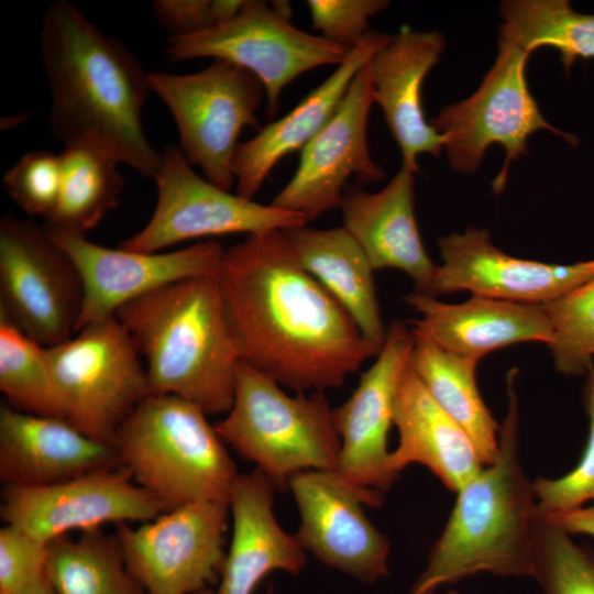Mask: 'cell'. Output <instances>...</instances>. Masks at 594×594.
I'll use <instances>...</instances> for the list:
<instances>
[{
  "label": "cell",
  "mask_w": 594,
  "mask_h": 594,
  "mask_svg": "<svg viewBox=\"0 0 594 594\" xmlns=\"http://www.w3.org/2000/svg\"><path fill=\"white\" fill-rule=\"evenodd\" d=\"M241 361L296 393L343 385L376 350L298 262L282 230L226 249L218 270Z\"/></svg>",
  "instance_id": "obj_1"
},
{
  "label": "cell",
  "mask_w": 594,
  "mask_h": 594,
  "mask_svg": "<svg viewBox=\"0 0 594 594\" xmlns=\"http://www.w3.org/2000/svg\"><path fill=\"white\" fill-rule=\"evenodd\" d=\"M41 53L52 92L50 129L65 147L90 146L155 177L161 153L148 142L142 110L147 74L118 38L105 34L67 0L43 19Z\"/></svg>",
  "instance_id": "obj_2"
},
{
  "label": "cell",
  "mask_w": 594,
  "mask_h": 594,
  "mask_svg": "<svg viewBox=\"0 0 594 594\" xmlns=\"http://www.w3.org/2000/svg\"><path fill=\"white\" fill-rule=\"evenodd\" d=\"M516 373L512 369L506 376L508 407L497 457L457 493L428 563L407 594H435L442 585L479 573L532 574L541 513L520 462Z\"/></svg>",
  "instance_id": "obj_3"
},
{
  "label": "cell",
  "mask_w": 594,
  "mask_h": 594,
  "mask_svg": "<svg viewBox=\"0 0 594 594\" xmlns=\"http://www.w3.org/2000/svg\"><path fill=\"white\" fill-rule=\"evenodd\" d=\"M217 273L163 286L114 315L146 361L151 394L180 397L208 416L230 410L241 361Z\"/></svg>",
  "instance_id": "obj_4"
},
{
  "label": "cell",
  "mask_w": 594,
  "mask_h": 594,
  "mask_svg": "<svg viewBox=\"0 0 594 594\" xmlns=\"http://www.w3.org/2000/svg\"><path fill=\"white\" fill-rule=\"evenodd\" d=\"M207 416L180 397L151 394L116 432L120 464L166 512L198 502L229 504L239 473Z\"/></svg>",
  "instance_id": "obj_5"
},
{
  "label": "cell",
  "mask_w": 594,
  "mask_h": 594,
  "mask_svg": "<svg viewBox=\"0 0 594 594\" xmlns=\"http://www.w3.org/2000/svg\"><path fill=\"white\" fill-rule=\"evenodd\" d=\"M222 441L253 462L274 486L304 471H336L341 439L324 392L286 394L240 361L233 404L213 425Z\"/></svg>",
  "instance_id": "obj_6"
},
{
  "label": "cell",
  "mask_w": 594,
  "mask_h": 594,
  "mask_svg": "<svg viewBox=\"0 0 594 594\" xmlns=\"http://www.w3.org/2000/svg\"><path fill=\"white\" fill-rule=\"evenodd\" d=\"M530 53L503 26L498 54L479 89L469 98L451 103L429 122L446 139L450 166L459 173H475L488 146L499 144L506 157L493 180L494 191H502L513 161L528 153L529 136L549 130L570 144L572 134L551 125L540 112L526 79Z\"/></svg>",
  "instance_id": "obj_7"
},
{
  "label": "cell",
  "mask_w": 594,
  "mask_h": 594,
  "mask_svg": "<svg viewBox=\"0 0 594 594\" xmlns=\"http://www.w3.org/2000/svg\"><path fill=\"white\" fill-rule=\"evenodd\" d=\"M64 418L113 447L119 426L151 395L132 337L116 316L90 323L48 348Z\"/></svg>",
  "instance_id": "obj_8"
},
{
  "label": "cell",
  "mask_w": 594,
  "mask_h": 594,
  "mask_svg": "<svg viewBox=\"0 0 594 594\" xmlns=\"http://www.w3.org/2000/svg\"><path fill=\"white\" fill-rule=\"evenodd\" d=\"M147 80L175 120L187 161L230 191L235 185L232 165L239 135L245 127L261 129L256 111L265 94L262 82L221 59L194 74L151 72Z\"/></svg>",
  "instance_id": "obj_9"
},
{
  "label": "cell",
  "mask_w": 594,
  "mask_h": 594,
  "mask_svg": "<svg viewBox=\"0 0 594 594\" xmlns=\"http://www.w3.org/2000/svg\"><path fill=\"white\" fill-rule=\"evenodd\" d=\"M350 51L294 26L274 7L256 0H244L240 12L218 26L169 37L166 46L172 62L210 57L253 74L264 87L270 119L287 85L314 68L340 65Z\"/></svg>",
  "instance_id": "obj_10"
},
{
  "label": "cell",
  "mask_w": 594,
  "mask_h": 594,
  "mask_svg": "<svg viewBox=\"0 0 594 594\" xmlns=\"http://www.w3.org/2000/svg\"><path fill=\"white\" fill-rule=\"evenodd\" d=\"M84 300L79 272L44 227L0 221V317L51 348L70 339Z\"/></svg>",
  "instance_id": "obj_11"
},
{
  "label": "cell",
  "mask_w": 594,
  "mask_h": 594,
  "mask_svg": "<svg viewBox=\"0 0 594 594\" xmlns=\"http://www.w3.org/2000/svg\"><path fill=\"white\" fill-rule=\"evenodd\" d=\"M157 200L142 230L118 248L155 253L177 243L234 233L307 226L300 213L231 194L199 176L177 146H166L155 175Z\"/></svg>",
  "instance_id": "obj_12"
},
{
  "label": "cell",
  "mask_w": 594,
  "mask_h": 594,
  "mask_svg": "<svg viewBox=\"0 0 594 594\" xmlns=\"http://www.w3.org/2000/svg\"><path fill=\"white\" fill-rule=\"evenodd\" d=\"M229 504L198 502L139 527L118 524L127 566L146 594H195L220 576Z\"/></svg>",
  "instance_id": "obj_13"
},
{
  "label": "cell",
  "mask_w": 594,
  "mask_h": 594,
  "mask_svg": "<svg viewBox=\"0 0 594 594\" xmlns=\"http://www.w3.org/2000/svg\"><path fill=\"white\" fill-rule=\"evenodd\" d=\"M0 509L6 525L45 544L73 530L145 522L166 512L121 464L51 485H4Z\"/></svg>",
  "instance_id": "obj_14"
},
{
  "label": "cell",
  "mask_w": 594,
  "mask_h": 594,
  "mask_svg": "<svg viewBox=\"0 0 594 594\" xmlns=\"http://www.w3.org/2000/svg\"><path fill=\"white\" fill-rule=\"evenodd\" d=\"M81 277L84 300L76 332L114 316L125 304L187 277L216 274L226 249L209 239L172 252H135L98 245L86 234L44 226Z\"/></svg>",
  "instance_id": "obj_15"
},
{
  "label": "cell",
  "mask_w": 594,
  "mask_h": 594,
  "mask_svg": "<svg viewBox=\"0 0 594 594\" xmlns=\"http://www.w3.org/2000/svg\"><path fill=\"white\" fill-rule=\"evenodd\" d=\"M288 487L300 514L296 537L306 551L362 582L388 575L389 542L363 508L383 502L337 471L300 472L289 480Z\"/></svg>",
  "instance_id": "obj_16"
},
{
  "label": "cell",
  "mask_w": 594,
  "mask_h": 594,
  "mask_svg": "<svg viewBox=\"0 0 594 594\" xmlns=\"http://www.w3.org/2000/svg\"><path fill=\"white\" fill-rule=\"evenodd\" d=\"M373 103L366 64L330 120L300 151L293 177L271 205L300 213L309 222L339 207L350 178L359 185L382 180L385 173L373 161L367 143Z\"/></svg>",
  "instance_id": "obj_17"
},
{
  "label": "cell",
  "mask_w": 594,
  "mask_h": 594,
  "mask_svg": "<svg viewBox=\"0 0 594 594\" xmlns=\"http://www.w3.org/2000/svg\"><path fill=\"white\" fill-rule=\"evenodd\" d=\"M415 344L411 329L391 322L376 360L364 372L352 395L334 408L341 439L337 472L381 502L397 474L389 466L387 436L396 395L409 366Z\"/></svg>",
  "instance_id": "obj_18"
},
{
  "label": "cell",
  "mask_w": 594,
  "mask_h": 594,
  "mask_svg": "<svg viewBox=\"0 0 594 594\" xmlns=\"http://www.w3.org/2000/svg\"><path fill=\"white\" fill-rule=\"evenodd\" d=\"M432 296L466 290L472 295L522 304L554 300L594 276V260L550 264L524 260L496 248L486 230L469 228L438 241Z\"/></svg>",
  "instance_id": "obj_19"
},
{
  "label": "cell",
  "mask_w": 594,
  "mask_h": 594,
  "mask_svg": "<svg viewBox=\"0 0 594 594\" xmlns=\"http://www.w3.org/2000/svg\"><path fill=\"white\" fill-rule=\"evenodd\" d=\"M446 42L438 31L403 26L367 63L373 102L382 109L402 152V167L416 174L420 154L439 156L446 139L426 120L421 88Z\"/></svg>",
  "instance_id": "obj_20"
},
{
  "label": "cell",
  "mask_w": 594,
  "mask_h": 594,
  "mask_svg": "<svg viewBox=\"0 0 594 594\" xmlns=\"http://www.w3.org/2000/svg\"><path fill=\"white\" fill-rule=\"evenodd\" d=\"M120 465L114 448L64 418L0 407V477L4 485L44 486Z\"/></svg>",
  "instance_id": "obj_21"
},
{
  "label": "cell",
  "mask_w": 594,
  "mask_h": 594,
  "mask_svg": "<svg viewBox=\"0 0 594 594\" xmlns=\"http://www.w3.org/2000/svg\"><path fill=\"white\" fill-rule=\"evenodd\" d=\"M405 301L420 318L413 321L414 334L439 348L480 361L495 350L520 342L553 339L550 318L542 305L522 304L472 295L460 304L411 293Z\"/></svg>",
  "instance_id": "obj_22"
},
{
  "label": "cell",
  "mask_w": 594,
  "mask_h": 594,
  "mask_svg": "<svg viewBox=\"0 0 594 594\" xmlns=\"http://www.w3.org/2000/svg\"><path fill=\"white\" fill-rule=\"evenodd\" d=\"M414 175L402 167L376 193L350 187L339 207L343 227L374 271L399 270L413 279L416 293L432 296L438 265L427 254L418 230Z\"/></svg>",
  "instance_id": "obj_23"
},
{
  "label": "cell",
  "mask_w": 594,
  "mask_h": 594,
  "mask_svg": "<svg viewBox=\"0 0 594 594\" xmlns=\"http://www.w3.org/2000/svg\"><path fill=\"white\" fill-rule=\"evenodd\" d=\"M391 37L371 30L345 61L295 108L262 127L252 139L239 143L232 165L235 194L253 199L277 163L309 143L333 116L356 74Z\"/></svg>",
  "instance_id": "obj_24"
},
{
  "label": "cell",
  "mask_w": 594,
  "mask_h": 594,
  "mask_svg": "<svg viewBox=\"0 0 594 594\" xmlns=\"http://www.w3.org/2000/svg\"><path fill=\"white\" fill-rule=\"evenodd\" d=\"M274 487L257 469L239 474L229 501L232 537L216 594H253L271 572L297 574L306 565V550L296 535L276 520Z\"/></svg>",
  "instance_id": "obj_25"
},
{
  "label": "cell",
  "mask_w": 594,
  "mask_h": 594,
  "mask_svg": "<svg viewBox=\"0 0 594 594\" xmlns=\"http://www.w3.org/2000/svg\"><path fill=\"white\" fill-rule=\"evenodd\" d=\"M399 442L389 466L399 474L419 463L458 493L484 464L469 435L435 402L410 363L400 382L393 411Z\"/></svg>",
  "instance_id": "obj_26"
},
{
  "label": "cell",
  "mask_w": 594,
  "mask_h": 594,
  "mask_svg": "<svg viewBox=\"0 0 594 594\" xmlns=\"http://www.w3.org/2000/svg\"><path fill=\"white\" fill-rule=\"evenodd\" d=\"M282 231L300 265L348 311L378 353L387 328L378 306L375 271L358 242L343 226Z\"/></svg>",
  "instance_id": "obj_27"
},
{
  "label": "cell",
  "mask_w": 594,
  "mask_h": 594,
  "mask_svg": "<svg viewBox=\"0 0 594 594\" xmlns=\"http://www.w3.org/2000/svg\"><path fill=\"white\" fill-rule=\"evenodd\" d=\"M414 336L413 371L435 402L469 435L484 466L492 464L498 453L499 426L479 392V361Z\"/></svg>",
  "instance_id": "obj_28"
},
{
  "label": "cell",
  "mask_w": 594,
  "mask_h": 594,
  "mask_svg": "<svg viewBox=\"0 0 594 594\" xmlns=\"http://www.w3.org/2000/svg\"><path fill=\"white\" fill-rule=\"evenodd\" d=\"M61 187L46 227L86 234L119 206L124 179L110 154L69 146L59 154Z\"/></svg>",
  "instance_id": "obj_29"
},
{
  "label": "cell",
  "mask_w": 594,
  "mask_h": 594,
  "mask_svg": "<svg viewBox=\"0 0 594 594\" xmlns=\"http://www.w3.org/2000/svg\"><path fill=\"white\" fill-rule=\"evenodd\" d=\"M45 575L56 594H146L129 571L116 535L101 529L50 542Z\"/></svg>",
  "instance_id": "obj_30"
},
{
  "label": "cell",
  "mask_w": 594,
  "mask_h": 594,
  "mask_svg": "<svg viewBox=\"0 0 594 594\" xmlns=\"http://www.w3.org/2000/svg\"><path fill=\"white\" fill-rule=\"evenodd\" d=\"M501 15V26L527 52L552 47L566 72L578 58H594V14L575 11L566 0L504 1Z\"/></svg>",
  "instance_id": "obj_31"
},
{
  "label": "cell",
  "mask_w": 594,
  "mask_h": 594,
  "mask_svg": "<svg viewBox=\"0 0 594 594\" xmlns=\"http://www.w3.org/2000/svg\"><path fill=\"white\" fill-rule=\"evenodd\" d=\"M0 389L9 406L32 415L64 418L48 348L0 317ZM65 419V418H64Z\"/></svg>",
  "instance_id": "obj_32"
},
{
  "label": "cell",
  "mask_w": 594,
  "mask_h": 594,
  "mask_svg": "<svg viewBox=\"0 0 594 594\" xmlns=\"http://www.w3.org/2000/svg\"><path fill=\"white\" fill-rule=\"evenodd\" d=\"M542 306L553 329L549 349L556 370L568 376L585 375L594 363V276Z\"/></svg>",
  "instance_id": "obj_33"
},
{
  "label": "cell",
  "mask_w": 594,
  "mask_h": 594,
  "mask_svg": "<svg viewBox=\"0 0 594 594\" xmlns=\"http://www.w3.org/2000/svg\"><path fill=\"white\" fill-rule=\"evenodd\" d=\"M531 578L542 594H594V551L541 514Z\"/></svg>",
  "instance_id": "obj_34"
},
{
  "label": "cell",
  "mask_w": 594,
  "mask_h": 594,
  "mask_svg": "<svg viewBox=\"0 0 594 594\" xmlns=\"http://www.w3.org/2000/svg\"><path fill=\"white\" fill-rule=\"evenodd\" d=\"M584 376L583 393L588 435L582 458L573 470L560 477H539L532 482L539 512L546 516L594 502V363Z\"/></svg>",
  "instance_id": "obj_35"
},
{
  "label": "cell",
  "mask_w": 594,
  "mask_h": 594,
  "mask_svg": "<svg viewBox=\"0 0 594 594\" xmlns=\"http://www.w3.org/2000/svg\"><path fill=\"white\" fill-rule=\"evenodd\" d=\"M3 186L22 210L47 219L61 187L59 155L48 151L26 153L6 173Z\"/></svg>",
  "instance_id": "obj_36"
},
{
  "label": "cell",
  "mask_w": 594,
  "mask_h": 594,
  "mask_svg": "<svg viewBox=\"0 0 594 594\" xmlns=\"http://www.w3.org/2000/svg\"><path fill=\"white\" fill-rule=\"evenodd\" d=\"M306 3L312 26L320 36L346 50H352L367 35L370 19L389 4L385 0H309Z\"/></svg>",
  "instance_id": "obj_37"
},
{
  "label": "cell",
  "mask_w": 594,
  "mask_h": 594,
  "mask_svg": "<svg viewBox=\"0 0 594 594\" xmlns=\"http://www.w3.org/2000/svg\"><path fill=\"white\" fill-rule=\"evenodd\" d=\"M47 544L6 525L0 529V594H21L45 573Z\"/></svg>",
  "instance_id": "obj_38"
},
{
  "label": "cell",
  "mask_w": 594,
  "mask_h": 594,
  "mask_svg": "<svg viewBox=\"0 0 594 594\" xmlns=\"http://www.w3.org/2000/svg\"><path fill=\"white\" fill-rule=\"evenodd\" d=\"M243 3L244 0H155L151 6L169 37H182L233 19Z\"/></svg>",
  "instance_id": "obj_39"
},
{
  "label": "cell",
  "mask_w": 594,
  "mask_h": 594,
  "mask_svg": "<svg viewBox=\"0 0 594 594\" xmlns=\"http://www.w3.org/2000/svg\"><path fill=\"white\" fill-rule=\"evenodd\" d=\"M546 517L570 535L582 534L594 537V504Z\"/></svg>",
  "instance_id": "obj_40"
},
{
  "label": "cell",
  "mask_w": 594,
  "mask_h": 594,
  "mask_svg": "<svg viewBox=\"0 0 594 594\" xmlns=\"http://www.w3.org/2000/svg\"><path fill=\"white\" fill-rule=\"evenodd\" d=\"M21 594H56L45 573L32 582Z\"/></svg>",
  "instance_id": "obj_41"
},
{
  "label": "cell",
  "mask_w": 594,
  "mask_h": 594,
  "mask_svg": "<svg viewBox=\"0 0 594 594\" xmlns=\"http://www.w3.org/2000/svg\"><path fill=\"white\" fill-rule=\"evenodd\" d=\"M195 594H216V591L208 587V588H205V590H202L200 592H197Z\"/></svg>",
  "instance_id": "obj_42"
},
{
  "label": "cell",
  "mask_w": 594,
  "mask_h": 594,
  "mask_svg": "<svg viewBox=\"0 0 594 594\" xmlns=\"http://www.w3.org/2000/svg\"><path fill=\"white\" fill-rule=\"evenodd\" d=\"M444 594H460V593L455 590H449Z\"/></svg>",
  "instance_id": "obj_43"
}]
</instances>
